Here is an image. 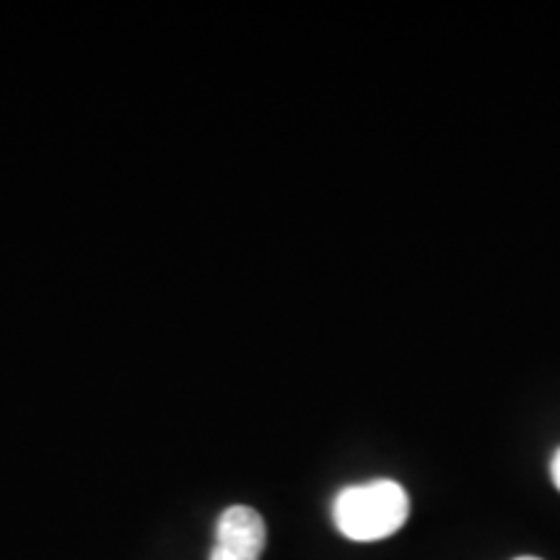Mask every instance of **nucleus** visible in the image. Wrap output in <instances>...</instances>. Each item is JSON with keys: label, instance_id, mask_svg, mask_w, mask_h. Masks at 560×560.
I'll return each instance as SVG.
<instances>
[{"label": "nucleus", "instance_id": "nucleus-1", "mask_svg": "<svg viewBox=\"0 0 560 560\" xmlns=\"http://www.w3.org/2000/svg\"><path fill=\"white\" fill-rule=\"evenodd\" d=\"M410 499L395 480H371L350 486L335 499V524L348 540L376 542L395 535L408 522Z\"/></svg>", "mask_w": 560, "mask_h": 560}, {"label": "nucleus", "instance_id": "nucleus-2", "mask_svg": "<svg viewBox=\"0 0 560 560\" xmlns=\"http://www.w3.org/2000/svg\"><path fill=\"white\" fill-rule=\"evenodd\" d=\"M268 540L262 516L249 506H231L215 524L210 560H260Z\"/></svg>", "mask_w": 560, "mask_h": 560}, {"label": "nucleus", "instance_id": "nucleus-3", "mask_svg": "<svg viewBox=\"0 0 560 560\" xmlns=\"http://www.w3.org/2000/svg\"><path fill=\"white\" fill-rule=\"evenodd\" d=\"M550 475H552V482H556V488L560 490V450L556 452V457H552V465H550Z\"/></svg>", "mask_w": 560, "mask_h": 560}, {"label": "nucleus", "instance_id": "nucleus-4", "mask_svg": "<svg viewBox=\"0 0 560 560\" xmlns=\"http://www.w3.org/2000/svg\"><path fill=\"white\" fill-rule=\"evenodd\" d=\"M516 560H542V558H535V556H522V558H516Z\"/></svg>", "mask_w": 560, "mask_h": 560}]
</instances>
